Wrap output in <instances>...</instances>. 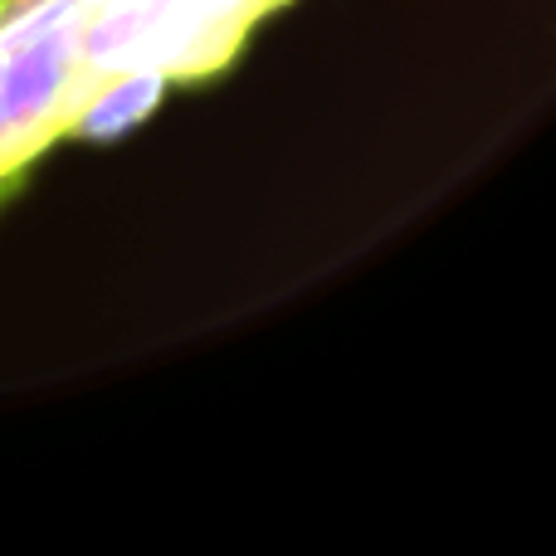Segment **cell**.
<instances>
[{
    "instance_id": "cell-1",
    "label": "cell",
    "mask_w": 556,
    "mask_h": 556,
    "mask_svg": "<svg viewBox=\"0 0 556 556\" xmlns=\"http://www.w3.org/2000/svg\"><path fill=\"white\" fill-rule=\"evenodd\" d=\"M293 0H74L78 98L113 74L205 84L225 74L254 29Z\"/></svg>"
},
{
    "instance_id": "cell-4",
    "label": "cell",
    "mask_w": 556,
    "mask_h": 556,
    "mask_svg": "<svg viewBox=\"0 0 556 556\" xmlns=\"http://www.w3.org/2000/svg\"><path fill=\"white\" fill-rule=\"evenodd\" d=\"M45 0H0V25H10V20L29 15V10H39Z\"/></svg>"
},
{
    "instance_id": "cell-2",
    "label": "cell",
    "mask_w": 556,
    "mask_h": 556,
    "mask_svg": "<svg viewBox=\"0 0 556 556\" xmlns=\"http://www.w3.org/2000/svg\"><path fill=\"white\" fill-rule=\"evenodd\" d=\"M78 103V25L74 0L0 25V191L15 186L54 142H64Z\"/></svg>"
},
{
    "instance_id": "cell-3",
    "label": "cell",
    "mask_w": 556,
    "mask_h": 556,
    "mask_svg": "<svg viewBox=\"0 0 556 556\" xmlns=\"http://www.w3.org/2000/svg\"><path fill=\"white\" fill-rule=\"evenodd\" d=\"M172 84L162 74H113L98 78L74 103L64 127V142H117L132 127H142L156 108L166 103Z\"/></svg>"
}]
</instances>
